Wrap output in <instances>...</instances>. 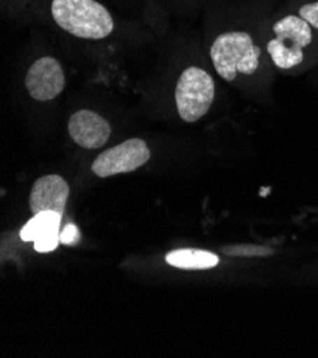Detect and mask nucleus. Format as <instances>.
I'll return each mask as SVG.
<instances>
[{"label": "nucleus", "instance_id": "39448f33", "mask_svg": "<svg viewBox=\"0 0 318 358\" xmlns=\"http://www.w3.org/2000/svg\"><path fill=\"white\" fill-rule=\"evenodd\" d=\"M150 149L145 140L129 138L120 145L100 153L92 164V171L99 177H110L131 173L150 160Z\"/></svg>", "mask_w": 318, "mask_h": 358}, {"label": "nucleus", "instance_id": "7ed1b4c3", "mask_svg": "<svg viewBox=\"0 0 318 358\" xmlns=\"http://www.w3.org/2000/svg\"><path fill=\"white\" fill-rule=\"evenodd\" d=\"M275 38L267 45V52L274 64L281 70L294 69L304 60V49L312 42L311 26L300 16L289 15L278 20L274 27Z\"/></svg>", "mask_w": 318, "mask_h": 358}, {"label": "nucleus", "instance_id": "6e6552de", "mask_svg": "<svg viewBox=\"0 0 318 358\" xmlns=\"http://www.w3.org/2000/svg\"><path fill=\"white\" fill-rule=\"evenodd\" d=\"M68 199V185L59 174H48L34 182L29 206L31 214H39L43 211H55L63 216Z\"/></svg>", "mask_w": 318, "mask_h": 358}, {"label": "nucleus", "instance_id": "423d86ee", "mask_svg": "<svg viewBox=\"0 0 318 358\" xmlns=\"http://www.w3.org/2000/svg\"><path fill=\"white\" fill-rule=\"evenodd\" d=\"M24 83L31 99L50 101L63 92L66 78L60 63L55 57L46 56L30 66Z\"/></svg>", "mask_w": 318, "mask_h": 358}, {"label": "nucleus", "instance_id": "9b49d317", "mask_svg": "<svg viewBox=\"0 0 318 358\" xmlns=\"http://www.w3.org/2000/svg\"><path fill=\"white\" fill-rule=\"evenodd\" d=\"M224 253L238 257H268L273 255V250L263 245H233L226 247Z\"/></svg>", "mask_w": 318, "mask_h": 358}, {"label": "nucleus", "instance_id": "f03ea898", "mask_svg": "<svg viewBox=\"0 0 318 358\" xmlns=\"http://www.w3.org/2000/svg\"><path fill=\"white\" fill-rule=\"evenodd\" d=\"M210 57L219 76L233 82L237 73L253 75L259 69L261 49L245 31H227L220 34L210 49Z\"/></svg>", "mask_w": 318, "mask_h": 358}, {"label": "nucleus", "instance_id": "ddd939ff", "mask_svg": "<svg viewBox=\"0 0 318 358\" xmlns=\"http://www.w3.org/2000/svg\"><path fill=\"white\" fill-rule=\"evenodd\" d=\"M79 240V229L73 224H67L63 231L60 233V241L63 244H68V245H73L76 244Z\"/></svg>", "mask_w": 318, "mask_h": 358}, {"label": "nucleus", "instance_id": "20e7f679", "mask_svg": "<svg viewBox=\"0 0 318 358\" xmlns=\"http://www.w3.org/2000/svg\"><path fill=\"white\" fill-rule=\"evenodd\" d=\"M216 85L205 70L187 67L175 85V106L182 120L196 123L203 119L215 101Z\"/></svg>", "mask_w": 318, "mask_h": 358}, {"label": "nucleus", "instance_id": "f8f14e48", "mask_svg": "<svg viewBox=\"0 0 318 358\" xmlns=\"http://www.w3.org/2000/svg\"><path fill=\"white\" fill-rule=\"evenodd\" d=\"M298 16L304 19L310 26L318 29V2L301 6Z\"/></svg>", "mask_w": 318, "mask_h": 358}, {"label": "nucleus", "instance_id": "1a4fd4ad", "mask_svg": "<svg viewBox=\"0 0 318 358\" xmlns=\"http://www.w3.org/2000/svg\"><path fill=\"white\" fill-rule=\"evenodd\" d=\"M59 213L43 211L34 214L23 229L20 230V238L26 243L33 241V247L38 253H50L57 248L60 241V223Z\"/></svg>", "mask_w": 318, "mask_h": 358}, {"label": "nucleus", "instance_id": "9d476101", "mask_svg": "<svg viewBox=\"0 0 318 358\" xmlns=\"http://www.w3.org/2000/svg\"><path fill=\"white\" fill-rule=\"evenodd\" d=\"M166 262L171 267L182 270H210L219 264V257L205 250L182 248L168 253Z\"/></svg>", "mask_w": 318, "mask_h": 358}, {"label": "nucleus", "instance_id": "f257e3e1", "mask_svg": "<svg viewBox=\"0 0 318 358\" xmlns=\"http://www.w3.org/2000/svg\"><path fill=\"white\" fill-rule=\"evenodd\" d=\"M52 16L63 30L80 39L100 41L115 30L112 15L96 0H53Z\"/></svg>", "mask_w": 318, "mask_h": 358}, {"label": "nucleus", "instance_id": "0eeeda50", "mask_svg": "<svg viewBox=\"0 0 318 358\" xmlns=\"http://www.w3.org/2000/svg\"><path fill=\"white\" fill-rule=\"evenodd\" d=\"M68 134L78 146L96 150L103 148L112 136L109 122L96 112L79 110L68 120Z\"/></svg>", "mask_w": 318, "mask_h": 358}]
</instances>
